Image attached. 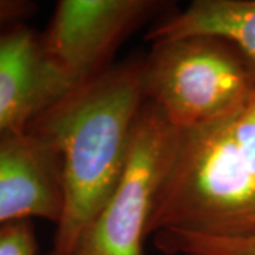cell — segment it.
Wrapping results in <instances>:
<instances>
[{"mask_svg":"<svg viewBox=\"0 0 255 255\" xmlns=\"http://www.w3.org/2000/svg\"><path fill=\"white\" fill-rule=\"evenodd\" d=\"M194 34L220 36L234 43L255 75V0H194L182 11L159 17L146 40L153 44Z\"/></svg>","mask_w":255,"mask_h":255,"instance_id":"cell-8","label":"cell"},{"mask_svg":"<svg viewBox=\"0 0 255 255\" xmlns=\"http://www.w3.org/2000/svg\"><path fill=\"white\" fill-rule=\"evenodd\" d=\"M0 255H38L36 228L31 220L0 226Z\"/></svg>","mask_w":255,"mask_h":255,"instance_id":"cell-10","label":"cell"},{"mask_svg":"<svg viewBox=\"0 0 255 255\" xmlns=\"http://www.w3.org/2000/svg\"><path fill=\"white\" fill-rule=\"evenodd\" d=\"M159 0H60L41 44L70 88L107 71L135 30L170 9Z\"/></svg>","mask_w":255,"mask_h":255,"instance_id":"cell-5","label":"cell"},{"mask_svg":"<svg viewBox=\"0 0 255 255\" xmlns=\"http://www.w3.org/2000/svg\"><path fill=\"white\" fill-rule=\"evenodd\" d=\"M143 68L145 57L114 64L71 87L28 124L61 159L63 214L50 255H73L118 184L145 104Z\"/></svg>","mask_w":255,"mask_h":255,"instance_id":"cell-1","label":"cell"},{"mask_svg":"<svg viewBox=\"0 0 255 255\" xmlns=\"http://www.w3.org/2000/svg\"><path fill=\"white\" fill-rule=\"evenodd\" d=\"M70 90L27 24L0 31V135L27 127Z\"/></svg>","mask_w":255,"mask_h":255,"instance_id":"cell-7","label":"cell"},{"mask_svg":"<svg viewBox=\"0 0 255 255\" xmlns=\"http://www.w3.org/2000/svg\"><path fill=\"white\" fill-rule=\"evenodd\" d=\"M145 101L176 129L207 127L234 114L255 94V75L230 40L194 34L152 44L143 68Z\"/></svg>","mask_w":255,"mask_h":255,"instance_id":"cell-3","label":"cell"},{"mask_svg":"<svg viewBox=\"0 0 255 255\" xmlns=\"http://www.w3.org/2000/svg\"><path fill=\"white\" fill-rule=\"evenodd\" d=\"M61 159L54 146L27 125L0 135V226L63 214Z\"/></svg>","mask_w":255,"mask_h":255,"instance_id":"cell-6","label":"cell"},{"mask_svg":"<svg viewBox=\"0 0 255 255\" xmlns=\"http://www.w3.org/2000/svg\"><path fill=\"white\" fill-rule=\"evenodd\" d=\"M179 129L146 102L137 115L124 172L73 255H143L157 194L173 163Z\"/></svg>","mask_w":255,"mask_h":255,"instance_id":"cell-4","label":"cell"},{"mask_svg":"<svg viewBox=\"0 0 255 255\" xmlns=\"http://www.w3.org/2000/svg\"><path fill=\"white\" fill-rule=\"evenodd\" d=\"M37 4L28 0H0V31L14 27L18 24H27L28 18L34 16Z\"/></svg>","mask_w":255,"mask_h":255,"instance_id":"cell-11","label":"cell"},{"mask_svg":"<svg viewBox=\"0 0 255 255\" xmlns=\"http://www.w3.org/2000/svg\"><path fill=\"white\" fill-rule=\"evenodd\" d=\"M179 132L147 236L176 231L238 238L255 233V94L219 122Z\"/></svg>","mask_w":255,"mask_h":255,"instance_id":"cell-2","label":"cell"},{"mask_svg":"<svg viewBox=\"0 0 255 255\" xmlns=\"http://www.w3.org/2000/svg\"><path fill=\"white\" fill-rule=\"evenodd\" d=\"M152 237L156 248L166 255H255V233L238 238H211L159 231Z\"/></svg>","mask_w":255,"mask_h":255,"instance_id":"cell-9","label":"cell"}]
</instances>
